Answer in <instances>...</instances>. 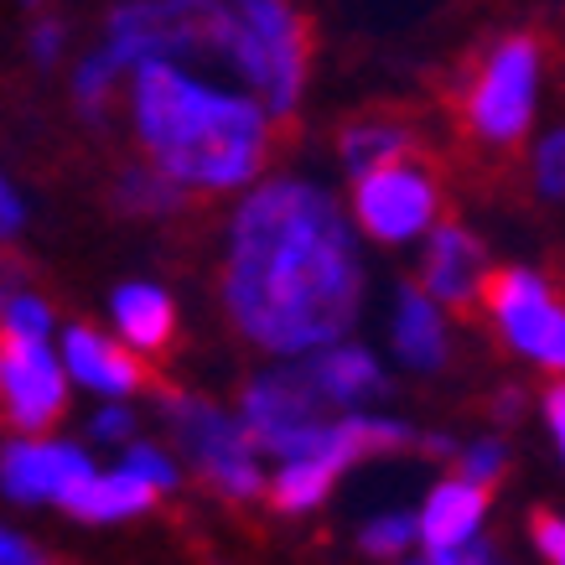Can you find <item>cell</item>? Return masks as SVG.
<instances>
[{"label": "cell", "mask_w": 565, "mask_h": 565, "mask_svg": "<svg viewBox=\"0 0 565 565\" xmlns=\"http://www.w3.org/2000/svg\"><path fill=\"white\" fill-rule=\"evenodd\" d=\"M223 296L244 338L270 353L338 343L363 296L338 203L307 182H265L234 218Z\"/></svg>", "instance_id": "obj_1"}, {"label": "cell", "mask_w": 565, "mask_h": 565, "mask_svg": "<svg viewBox=\"0 0 565 565\" xmlns=\"http://www.w3.org/2000/svg\"><path fill=\"white\" fill-rule=\"evenodd\" d=\"M136 130L182 188H239L259 172L270 140L259 104L198 84L167 57L136 68Z\"/></svg>", "instance_id": "obj_2"}, {"label": "cell", "mask_w": 565, "mask_h": 565, "mask_svg": "<svg viewBox=\"0 0 565 565\" xmlns=\"http://www.w3.org/2000/svg\"><path fill=\"white\" fill-rule=\"evenodd\" d=\"M234 6L228 0H130L109 17L104 57L115 68H140L156 57H182V52H223L234 57Z\"/></svg>", "instance_id": "obj_3"}, {"label": "cell", "mask_w": 565, "mask_h": 565, "mask_svg": "<svg viewBox=\"0 0 565 565\" xmlns=\"http://www.w3.org/2000/svg\"><path fill=\"white\" fill-rule=\"evenodd\" d=\"M234 6V68L265 94L275 115L296 109L301 73H307V32L286 0H228Z\"/></svg>", "instance_id": "obj_4"}, {"label": "cell", "mask_w": 565, "mask_h": 565, "mask_svg": "<svg viewBox=\"0 0 565 565\" xmlns=\"http://www.w3.org/2000/svg\"><path fill=\"white\" fill-rule=\"evenodd\" d=\"M534 88H540V42L534 36H503L482 57L478 78L467 88L462 115L467 130L488 146H514L534 120Z\"/></svg>", "instance_id": "obj_5"}, {"label": "cell", "mask_w": 565, "mask_h": 565, "mask_svg": "<svg viewBox=\"0 0 565 565\" xmlns=\"http://www.w3.org/2000/svg\"><path fill=\"white\" fill-rule=\"evenodd\" d=\"M327 399L317 394V384L307 379V369H280V374H265L249 384L244 394V426H249V441L259 451H275V457H311L327 446Z\"/></svg>", "instance_id": "obj_6"}, {"label": "cell", "mask_w": 565, "mask_h": 565, "mask_svg": "<svg viewBox=\"0 0 565 565\" xmlns=\"http://www.w3.org/2000/svg\"><path fill=\"white\" fill-rule=\"evenodd\" d=\"M482 307L498 322L503 343L524 359L565 374V307L534 270H493L482 286Z\"/></svg>", "instance_id": "obj_7"}, {"label": "cell", "mask_w": 565, "mask_h": 565, "mask_svg": "<svg viewBox=\"0 0 565 565\" xmlns=\"http://www.w3.org/2000/svg\"><path fill=\"white\" fill-rule=\"evenodd\" d=\"M167 415H172L177 441L188 446V457L198 462V472H203L223 498L259 493L265 478H259V467H255L249 426H239L234 415H223L218 405H207V399H182V394L167 399Z\"/></svg>", "instance_id": "obj_8"}, {"label": "cell", "mask_w": 565, "mask_h": 565, "mask_svg": "<svg viewBox=\"0 0 565 565\" xmlns=\"http://www.w3.org/2000/svg\"><path fill=\"white\" fill-rule=\"evenodd\" d=\"M0 411L21 436H36L63 415V369L36 338L11 332L0 348Z\"/></svg>", "instance_id": "obj_9"}, {"label": "cell", "mask_w": 565, "mask_h": 565, "mask_svg": "<svg viewBox=\"0 0 565 565\" xmlns=\"http://www.w3.org/2000/svg\"><path fill=\"white\" fill-rule=\"evenodd\" d=\"M353 203H359V218L374 239L399 244L415 239L436 218V182L411 161H390V167L359 177V198Z\"/></svg>", "instance_id": "obj_10"}, {"label": "cell", "mask_w": 565, "mask_h": 565, "mask_svg": "<svg viewBox=\"0 0 565 565\" xmlns=\"http://www.w3.org/2000/svg\"><path fill=\"white\" fill-rule=\"evenodd\" d=\"M94 478L84 451L73 446H47V441H17L6 457H0V488L21 503H36V498H57L68 503L84 482Z\"/></svg>", "instance_id": "obj_11"}, {"label": "cell", "mask_w": 565, "mask_h": 565, "mask_svg": "<svg viewBox=\"0 0 565 565\" xmlns=\"http://www.w3.org/2000/svg\"><path fill=\"white\" fill-rule=\"evenodd\" d=\"M426 291L436 301H446L451 311L482 307V286H488V249L478 244V234H467L462 223H441L430 234L426 249Z\"/></svg>", "instance_id": "obj_12"}, {"label": "cell", "mask_w": 565, "mask_h": 565, "mask_svg": "<svg viewBox=\"0 0 565 565\" xmlns=\"http://www.w3.org/2000/svg\"><path fill=\"white\" fill-rule=\"evenodd\" d=\"M63 363L73 369L78 384H88V390H99V394H130L146 384L140 363L125 348L109 343V338L88 332V327H68L63 332Z\"/></svg>", "instance_id": "obj_13"}, {"label": "cell", "mask_w": 565, "mask_h": 565, "mask_svg": "<svg viewBox=\"0 0 565 565\" xmlns=\"http://www.w3.org/2000/svg\"><path fill=\"white\" fill-rule=\"evenodd\" d=\"M482 509H488V488L478 482H441L436 493L426 498V514H420V534H426L430 550H451V545H467L482 524Z\"/></svg>", "instance_id": "obj_14"}, {"label": "cell", "mask_w": 565, "mask_h": 565, "mask_svg": "<svg viewBox=\"0 0 565 565\" xmlns=\"http://www.w3.org/2000/svg\"><path fill=\"white\" fill-rule=\"evenodd\" d=\"M394 353L411 363V369H441L446 363V327L441 311L430 307L426 291L405 286L394 301Z\"/></svg>", "instance_id": "obj_15"}, {"label": "cell", "mask_w": 565, "mask_h": 565, "mask_svg": "<svg viewBox=\"0 0 565 565\" xmlns=\"http://www.w3.org/2000/svg\"><path fill=\"white\" fill-rule=\"evenodd\" d=\"M307 379L317 384L327 405H353V399H369V394H384L390 390V379L379 374V363L363 353V348H332L322 359L301 363Z\"/></svg>", "instance_id": "obj_16"}, {"label": "cell", "mask_w": 565, "mask_h": 565, "mask_svg": "<svg viewBox=\"0 0 565 565\" xmlns=\"http://www.w3.org/2000/svg\"><path fill=\"white\" fill-rule=\"evenodd\" d=\"M146 503H151V482H140L136 472H125L120 467L115 478H88L63 509H73V514L88 519V524H109V519L140 514Z\"/></svg>", "instance_id": "obj_17"}, {"label": "cell", "mask_w": 565, "mask_h": 565, "mask_svg": "<svg viewBox=\"0 0 565 565\" xmlns=\"http://www.w3.org/2000/svg\"><path fill=\"white\" fill-rule=\"evenodd\" d=\"M115 322L146 353L172 343V301H167V291H156V286H125L115 296Z\"/></svg>", "instance_id": "obj_18"}, {"label": "cell", "mask_w": 565, "mask_h": 565, "mask_svg": "<svg viewBox=\"0 0 565 565\" xmlns=\"http://www.w3.org/2000/svg\"><path fill=\"white\" fill-rule=\"evenodd\" d=\"M343 457H332V451H311V457H291V462L280 467V478H275L270 488V503L275 509H286V514H301V509H311V503H322L327 488H332V478L343 472Z\"/></svg>", "instance_id": "obj_19"}, {"label": "cell", "mask_w": 565, "mask_h": 565, "mask_svg": "<svg viewBox=\"0 0 565 565\" xmlns=\"http://www.w3.org/2000/svg\"><path fill=\"white\" fill-rule=\"evenodd\" d=\"M405 151H411V130L405 125L363 120L343 130V167L353 177H369L379 167H390V161H405Z\"/></svg>", "instance_id": "obj_20"}, {"label": "cell", "mask_w": 565, "mask_h": 565, "mask_svg": "<svg viewBox=\"0 0 565 565\" xmlns=\"http://www.w3.org/2000/svg\"><path fill=\"white\" fill-rule=\"evenodd\" d=\"M182 182L167 172H125L120 182V203L136 207V213H172L177 203H182Z\"/></svg>", "instance_id": "obj_21"}, {"label": "cell", "mask_w": 565, "mask_h": 565, "mask_svg": "<svg viewBox=\"0 0 565 565\" xmlns=\"http://www.w3.org/2000/svg\"><path fill=\"white\" fill-rule=\"evenodd\" d=\"M415 534H420V519L384 514V519H374V524L363 530V550L379 555V561H394V555H405V550H411Z\"/></svg>", "instance_id": "obj_22"}, {"label": "cell", "mask_w": 565, "mask_h": 565, "mask_svg": "<svg viewBox=\"0 0 565 565\" xmlns=\"http://www.w3.org/2000/svg\"><path fill=\"white\" fill-rule=\"evenodd\" d=\"M115 63L104 57V47L94 52V57H84V68H78V78H73V94H78V104H84V115H94L99 120L104 109V94H109V84H115Z\"/></svg>", "instance_id": "obj_23"}, {"label": "cell", "mask_w": 565, "mask_h": 565, "mask_svg": "<svg viewBox=\"0 0 565 565\" xmlns=\"http://www.w3.org/2000/svg\"><path fill=\"white\" fill-rule=\"evenodd\" d=\"M534 188H540V198H550V203H565V130H555V136L534 151Z\"/></svg>", "instance_id": "obj_24"}, {"label": "cell", "mask_w": 565, "mask_h": 565, "mask_svg": "<svg viewBox=\"0 0 565 565\" xmlns=\"http://www.w3.org/2000/svg\"><path fill=\"white\" fill-rule=\"evenodd\" d=\"M462 478L467 482H478V488H493L498 478H503V467H509V451L498 441H478V446H467L462 451Z\"/></svg>", "instance_id": "obj_25"}, {"label": "cell", "mask_w": 565, "mask_h": 565, "mask_svg": "<svg viewBox=\"0 0 565 565\" xmlns=\"http://www.w3.org/2000/svg\"><path fill=\"white\" fill-rule=\"evenodd\" d=\"M6 327L17 332V338H47V327H52V317H47V307L36 301V296H11L6 301Z\"/></svg>", "instance_id": "obj_26"}, {"label": "cell", "mask_w": 565, "mask_h": 565, "mask_svg": "<svg viewBox=\"0 0 565 565\" xmlns=\"http://www.w3.org/2000/svg\"><path fill=\"white\" fill-rule=\"evenodd\" d=\"M125 472H136L140 482H151V488H172L177 482V467L156 451V446H130L125 451Z\"/></svg>", "instance_id": "obj_27"}, {"label": "cell", "mask_w": 565, "mask_h": 565, "mask_svg": "<svg viewBox=\"0 0 565 565\" xmlns=\"http://www.w3.org/2000/svg\"><path fill=\"white\" fill-rule=\"evenodd\" d=\"M530 534H534V545H540V555H545L550 565H565V519L561 514L534 509V514H530Z\"/></svg>", "instance_id": "obj_28"}, {"label": "cell", "mask_w": 565, "mask_h": 565, "mask_svg": "<svg viewBox=\"0 0 565 565\" xmlns=\"http://www.w3.org/2000/svg\"><path fill=\"white\" fill-rule=\"evenodd\" d=\"M430 565H498V561L488 540H467V545H451V550H430Z\"/></svg>", "instance_id": "obj_29"}, {"label": "cell", "mask_w": 565, "mask_h": 565, "mask_svg": "<svg viewBox=\"0 0 565 565\" xmlns=\"http://www.w3.org/2000/svg\"><path fill=\"white\" fill-rule=\"evenodd\" d=\"M0 565H42V555L11 530H0Z\"/></svg>", "instance_id": "obj_30"}, {"label": "cell", "mask_w": 565, "mask_h": 565, "mask_svg": "<svg viewBox=\"0 0 565 565\" xmlns=\"http://www.w3.org/2000/svg\"><path fill=\"white\" fill-rule=\"evenodd\" d=\"M57 47H63V26H57V21H42V26L32 32L36 63H52V57H57Z\"/></svg>", "instance_id": "obj_31"}, {"label": "cell", "mask_w": 565, "mask_h": 565, "mask_svg": "<svg viewBox=\"0 0 565 565\" xmlns=\"http://www.w3.org/2000/svg\"><path fill=\"white\" fill-rule=\"evenodd\" d=\"M125 430H130V411H120V405H109V411L94 415V436H99V441H115Z\"/></svg>", "instance_id": "obj_32"}, {"label": "cell", "mask_w": 565, "mask_h": 565, "mask_svg": "<svg viewBox=\"0 0 565 565\" xmlns=\"http://www.w3.org/2000/svg\"><path fill=\"white\" fill-rule=\"evenodd\" d=\"M545 420L555 426V436H561V451H565V379L545 390Z\"/></svg>", "instance_id": "obj_33"}, {"label": "cell", "mask_w": 565, "mask_h": 565, "mask_svg": "<svg viewBox=\"0 0 565 565\" xmlns=\"http://www.w3.org/2000/svg\"><path fill=\"white\" fill-rule=\"evenodd\" d=\"M21 228V203H17V192L0 182V239H11Z\"/></svg>", "instance_id": "obj_34"}]
</instances>
